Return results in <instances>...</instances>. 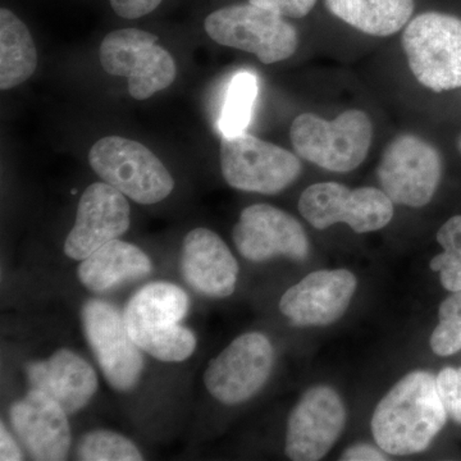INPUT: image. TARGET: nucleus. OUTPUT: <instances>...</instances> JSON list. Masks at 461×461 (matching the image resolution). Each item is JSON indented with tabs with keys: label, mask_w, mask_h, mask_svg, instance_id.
Here are the masks:
<instances>
[{
	"label": "nucleus",
	"mask_w": 461,
	"mask_h": 461,
	"mask_svg": "<svg viewBox=\"0 0 461 461\" xmlns=\"http://www.w3.org/2000/svg\"><path fill=\"white\" fill-rule=\"evenodd\" d=\"M447 412L432 373L415 371L388 391L372 418V433L381 450L405 456L426 450L444 429Z\"/></svg>",
	"instance_id": "nucleus-1"
},
{
	"label": "nucleus",
	"mask_w": 461,
	"mask_h": 461,
	"mask_svg": "<svg viewBox=\"0 0 461 461\" xmlns=\"http://www.w3.org/2000/svg\"><path fill=\"white\" fill-rule=\"evenodd\" d=\"M190 299L177 285L153 282L145 285L127 303L123 318L136 345L160 362L180 363L193 355L196 336L181 326Z\"/></svg>",
	"instance_id": "nucleus-2"
},
{
	"label": "nucleus",
	"mask_w": 461,
	"mask_h": 461,
	"mask_svg": "<svg viewBox=\"0 0 461 461\" xmlns=\"http://www.w3.org/2000/svg\"><path fill=\"white\" fill-rule=\"evenodd\" d=\"M297 156L330 172L345 173L357 168L371 148L373 126L363 111L351 109L336 120L318 115H299L290 130Z\"/></svg>",
	"instance_id": "nucleus-3"
},
{
	"label": "nucleus",
	"mask_w": 461,
	"mask_h": 461,
	"mask_svg": "<svg viewBox=\"0 0 461 461\" xmlns=\"http://www.w3.org/2000/svg\"><path fill=\"white\" fill-rule=\"evenodd\" d=\"M94 172L139 204H157L171 195L175 181L159 158L140 142L107 136L89 151Z\"/></svg>",
	"instance_id": "nucleus-4"
},
{
	"label": "nucleus",
	"mask_w": 461,
	"mask_h": 461,
	"mask_svg": "<svg viewBox=\"0 0 461 461\" xmlns=\"http://www.w3.org/2000/svg\"><path fill=\"white\" fill-rule=\"evenodd\" d=\"M204 27L218 44L254 54L264 65L293 57L299 41L295 27L284 16L250 2L212 12Z\"/></svg>",
	"instance_id": "nucleus-5"
},
{
	"label": "nucleus",
	"mask_w": 461,
	"mask_h": 461,
	"mask_svg": "<svg viewBox=\"0 0 461 461\" xmlns=\"http://www.w3.org/2000/svg\"><path fill=\"white\" fill-rule=\"evenodd\" d=\"M402 48L412 75L423 86L441 93L461 87V20L448 14H420L402 33Z\"/></svg>",
	"instance_id": "nucleus-6"
},
{
	"label": "nucleus",
	"mask_w": 461,
	"mask_h": 461,
	"mask_svg": "<svg viewBox=\"0 0 461 461\" xmlns=\"http://www.w3.org/2000/svg\"><path fill=\"white\" fill-rule=\"evenodd\" d=\"M157 42L158 36L154 33L122 29L108 33L100 45L103 68L109 75L126 77L133 99H149L176 80L175 59Z\"/></svg>",
	"instance_id": "nucleus-7"
},
{
	"label": "nucleus",
	"mask_w": 461,
	"mask_h": 461,
	"mask_svg": "<svg viewBox=\"0 0 461 461\" xmlns=\"http://www.w3.org/2000/svg\"><path fill=\"white\" fill-rule=\"evenodd\" d=\"M221 169L233 189L275 195L297 180L302 162L286 149L240 133L223 136Z\"/></svg>",
	"instance_id": "nucleus-8"
},
{
	"label": "nucleus",
	"mask_w": 461,
	"mask_h": 461,
	"mask_svg": "<svg viewBox=\"0 0 461 461\" xmlns=\"http://www.w3.org/2000/svg\"><path fill=\"white\" fill-rule=\"evenodd\" d=\"M299 211L314 229L346 223L354 232L366 233L384 229L391 222L393 202L375 187L351 190L338 182H321L302 194Z\"/></svg>",
	"instance_id": "nucleus-9"
},
{
	"label": "nucleus",
	"mask_w": 461,
	"mask_h": 461,
	"mask_svg": "<svg viewBox=\"0 0 461 461\" xmlns=\"http://www.w3.org/2000/svg\"><path fill=\"white\" fill-rule=\"evenodd\" d=\"M85 338L100 369L114 390H132L144 371V357L124 324L123 314L111 303L89 299L83 311Z\"/></svg>",
	"instance_id": "nucleus-10"
},
{
	"label": "nucleus",
	"mask_w": 461,
	"mask_h": 461,
	"mask_svg": "<svg viewBox=\"0 0 461 461\" xmlns=\"http://www.w3.org/2000/svg\"><path fill=\"white\" fill-rule=\"evenodd\" d=\"M273 363L275 350L268 338L260 332L245 333L209 363L206 390L224 405L248 402L271 377Z\"/></svg>",
	"instance_id": "nucleus-11"
},
{
	"label": "nucleus",
	"mask_w": 461,
	"mask_h": 461,
	"mask_svg": "<svg viewBox=\"0 0 461 461\" xmlns=\"http://www.w3.org/2000/svg\"><path fill=\"white\" fill-rule=\"evenodd\" d=\"M442 162L429 142L414 135L391 141L378 166L382 190L393 204L421 208L429 204L441 180Z\"/></svg>",
	"instance_id": "nucleus-12"
},
{
	"label": "nucleus",
	"mask_w": 461,
	"mask_h": 461,
	"mask_svg": "<svg viewBox=\"0 0 461 461\" xmlns=\"http://www.w3.org/2000/svg\"><path fill=\"white\" fill-rule=\"evenodd\" d=\"M346 409L333 388H309L288 418L285 453L294 461L323 459L345 429Z\"/></svg>",
	"instance_id": "nucleus-13"
},
{
	"label": "nucleus",
	"mask_w": 461,
	"mask_h": 461,
	"mask_svg": "<svg viewBox=\"0 0 461 461\" xmlns=\"http://www.w3.org/2000/svg\"><path fill=\"white\" fill-rule=\"evenodd\" d=\"M239 253L250 262H267L286 257L303 262L309 257V240L304 227L293 215L276 206H248L232 230Z\"/></svg>",
	"instance_id": "nucleus-14"
},
{
	"label": "nucleus",
	"mask_w": 461,
	"mask_h": 461,
	"mask_svg": "<svg viewBox=\"0 0 461 461\" xmlns=\"http://www.w3.org/2000/svg\"><path fill=\"white\" fill-rule=\"evenodd\" d=\"M357 286V277L348 269L309 273L282 295L281 313L294 326H329L346 313Z\"/></svg>",
	"instance_id": "nucleus-15"
},
{
	"label": "nucleus",
	"mask_w": 461,
	"mask_h": 461,
	"mask_svg": "<svg viewBox=\"0 0 461 461\" xmlns=\"http://www.w3.org/2000/svg\"><path fill=\"white\" fill-rule=\"evenodd\" d=\"M129 229L126 196L107 182H96L86 187L78 203L74 229L65 242L66 256L74 260L86 259Z\"/></svg>",
	"instance_id": "nucleus-16"
},
{
	"label": "nucleus",
	"mask_w": 461,
	"mask_h": 461,
	"mask_svg": "<svg viewBox=\"0 0 461 461\" xmlns=\"http://www.w3.org/2000/svg\"><path fill=\"white\" fill-rule=\"evenodd\" d=\"M68 414L47 393L30 390L9 409L12 427L33 460L60 461L72 444Z\"/></svg>",
	"instance_id": "nucleus-17"
},
{
	"label": "nucleus",
	"mask_w": 461,
	"mask_h": 461,
	"mask_svg": "<svg viewBox=\"0 0 461 461\" xmlns=\"http://www.w3.org/2000/svg\"><path fill=\"white\" fill-rule=\"evenodd\" d=\"M180 272L185 282L200 295L223 299L235 291L239 263L217 233L195 229L185 236Z\"/></svg>",
	"instance_id": "nucleus-18"
},
{
	"label": "nucleus",
	"mask_w": 461,
	"mask_h": 461,
	"mask_svg": "<svg viewBox=\"0 0 461 461\" xmlns=\"http://www.w3.org/2000/svg\"><path fill=\"white\" fill-rule=\"evenodd\" d=\"M26 377L30 387L47 393L68 415L84 409L98 390V377L80 355L60 348L45 360L29 363Z\"/></svg>",
	"instance_id": "nucleus-19"
},
{
	"label": "nucleus",
	"mask_w": 461,
	"mask_h": 461,
	"mask_svg": "<svg viewBox=\"0 0 461 461\" xmlns=\"http://www.w3.org/2000/svg\"><path fill=\"white\" fill-rule=\"evenodd\" d=\"M150 258L140 248L129 242L113 240L98 249L78 266V280L93 293H107L150 275Z\"/></svg>",
	"instance_id": "nucleus-20"
},
{
	"label": "nucleus",
	"mask_w": 461,
	"mask_h": 461,
	"mask_svg": "<svg viewBox=\"0 0 461 461\" xmlns=\"http://www.w3.org/2000/svg\"><path fill=\"white\" fill-rule=\"evenodd\" d=\"M333 16L372 36H391L411 20L414 0H326Z\"/></svg>",
	"instance_id": "nucleus-21"
},
{
	"label": "nucleus",
	"mask_w": 461,
	"mask_h": 461,
	"mask_svg": "<svg viewBox=\"0 0 461 461\" xmlns=\"http://www.w3.org/2000/svg\"><path fill=\"white\" fill-rule=\"evenodd\" d=\"M36 66L38 53L30 30L14 12L0 9V89L25 83Z\"/></svg>",
	"instance_id": "nucleus-22"
},
{
	"label": "nucleus",
	"mask_w": 461,
	"mask_h": 461,
	"mask_svg": "<svg viewBox=\"0 0 461 461\" xmlns=\"http://www.w3.org/2000/svg\"><path fill=\"white\" fill-rule=\"evenodd\" d=\"M258 96V80L251 72H239L230 80L221 112L220 130L223 136L244 133L253 115Z\"/></svg>",
	"instance_id": "nucleus-23"
},
{
	"label": "nucleus",
	"mask_w": 461,
	"mask_h": 461,
	"mask_svg": "<svg viewBox=\"0 0 461 461\" xmlns=\"http://www.w3.org/2000/svg\"><path fill=\"white\" fill-rule=\"evenodd\" d=\"M76 455L78 460L84 461L144 460L131 439L107 429L93 430L81 437Z\"/></svg>",
	"instance_id": "nucleus-24"
},
{
	"label": "nucleus",
	"mask_w": 461,
	"mask_h": 461,
	"mask_svg": "<svg viewBox=\"0 0 461 461\" xmlns=\"http://www.w3.org/2000/svg\"><path fill=\"white\" fill-rule=\"evenodd\" d=\"M444 253L433 258L430 269L439 273L442 286L451 293L461 290V215L450 218L437 232Z\"/></svg>",
	"instance_id": "nucleus-25"
},
{
	"label": "nucleus",
	"mask_w": 461,
	"mask_h": 461,
	"mask_svg": "<svg viewBox=\"0 0 461 461\" xmlns=\"http://www.w3.org/2000/svg\"><path fill=\"white\" fill-rule=\"evenodd\" d=\"M430 348L438 357H450L461 350V290L455 291L439 306Z\"/></svg>",
	"instance_id": "nucleus-26"
},
{
	"label": "nucleus",
	"mask_w": 461,
	"mask_h": 461,
	"mask_svg": "<svg viewBox=\"0 0 461 461\" xmlns=\"http://www.w3.org/2000/svg\"><path fill=\"white\" fill-rule=\"evenodd\" d=\"M437 391L447 417L461 424V368H445L438 373Z\"/></svg>",
	"instance_id": "nucleus-27"
},
{
	"label": "nucleus",
	"mask_w": 461,
	"mask_h": 461,
	"mask_svg": "<svg viewBox=\"0 0 461 461\" xmlns=\"http://www.w3.org/2000/svg\"><path fill=\"white\" fill-rule=\"evenodd\" d=\"M250 3L277 12L284 17L303 18L314 8L317 0H250Z\"/></svg>",
	"instance_id": "nucleus-28"
},
{
	"label": "nucleus",
	"mask_w": 461,
	"mask_h": 461,
	"mask_svg": "<svg viewBox=\"0 0 461 461\" xmlns=\"http://www.w3.org/2000/svg\"><path fill=\"white\" fill-rule=\"evenodd\" d=\"M117 16L136 20L147 16L159 7L163 0H109Z\"/></svg>",
	"instance_id": "nucleus-29"
},
{
	"label": "nucleus",
	"mask_w": 461,
	"mask_h": 461,
	"mask_svg": "<svg viewBox=\"0 0 461 461\" xmlns=\"http://www.w3.org/2000/svg\"><path fill=\"white\" fill-rule=\"evenodd\" d=\"M345 461H384L387 460L386 454L371 445H354L344 451L339 457Z\"/></svg>",
	"instance_id": "nucleus-30"
},
{
	"label": "nucleus",
	"mask_w": 461,
	"mask_h": 461,
	"mask_svg": "<svg viewBox=\"0 0 461 461\" xmlns=\"http://www.w3.org/2000/svg\"><path fill=\"white\" fill-rule=\"evenodd\" d=\"M23 459V453H21L16 441L2 423V427H0V460L18 461Z\"/></svg>",
	"instance_id": "nucleus-31"
},
{
	"label": "nucleus",
	"mask_w": 461,
	"mask_h": 461,
	"mask_svg": "<svg viewBox=\"0 0 461 461\" xmlns=\"http://www.w3.org/2000/svg\"><path fill=\"white\" fill-rule=\"evenodd\" d=\"M459 150L461 151V139L459 140Z\"/></svg>",
	"instance_id": "nucleus-32"
}]
</instances>
